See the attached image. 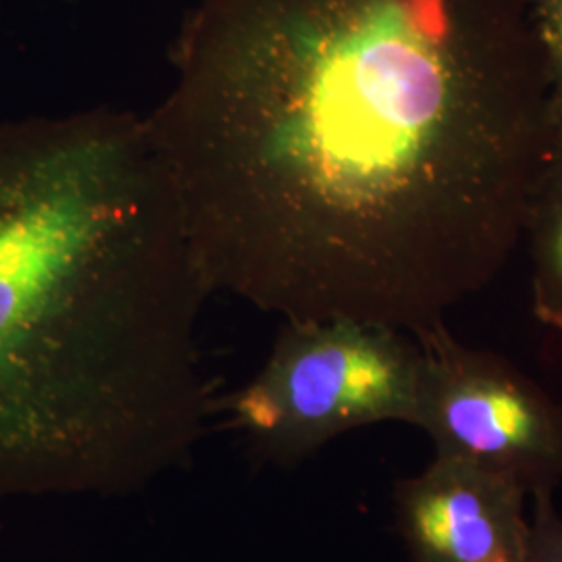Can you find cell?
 Masks as SVG:
<instances>
[{"mask_svg": "<svg viewBox=\"0 0 562 562\" xmlns=\"http://www.w3.org/2000/svg\"><path fill=\"white\" fill-rule=\"evenodd\" d=\"M146 125L211 294L415 340L529 238L561 155L529 0H194Z\"/></svg>", "mask_w": 562, "mask_h": 562, "instance_id": "cell-1", "label": "cell"}, {"mask_svg": "<svg viewBox=\"0 0 562 562\" xmlns=\"http://www.w3.org/2000/svg\"><path fill=\"white\" fill-rule=\"evenodd\" d=\"M211 296L146 117L0 125V454L63 492L138 494L215 415Z\"/></svg>", "mask_w": 562, "mask_h": 562, "instance_id": "cell-2", "label": "cell"}, {"mask_svg": "<svg viewBox=\"0 0 562 562\" xmlns=\"http://www.w3.org/2000/svg\"><path fill=\"white\" fill-rule=\"evenodd\" d=\"M423 348L413 336L350 319L283 322L259 373L215 401L259 461L294 467L346 431L415 423Z\"/></svg>", "mask_w": 562, "mask_h": 562, "instance_id": "cell-3", "label": "cell"}, {"mask_svg": "<svg viewBox=\"0 0 562 562\" xmlns=\"http://www.w3.org/2000/svg\"><path fill=\"white\" fill-rule=\"evenodd\" d=\"M415 427L438 457L471 462L533 492L562 482V406L510 362L473 350L442 327L422 340Z\"/></svg>", "mask_w": 562, "mask_h": 562, "instance_id": "cell-4", "label": "cell"}, {"mask_svg": "<svg viewBox=\"0 0 562 562\" xmlns=\"http://www.w3.org/2000/svg\"><path fill=\"white\" fill-rule=\"evenodd\" d=\"M527 496L506 475L436 454L394 485L396 529L413 562H522Z\"/></svg>", "mask_w": 562, "mask_h": 562, "instance_id": "cell-5", "label": "cell"}, {"mask_svg": "<svg viewBox=\"0 0 562 562\" xmlns=\"http://www.w3.org/2000/svg\"><path fill=\"white\" fill-rule=\"evenodd\" d=\"M533 306L546 325L562 329V157L543 188L531 223Z\"/></svg>", "mask_w": 562, "mask_h": 562, "instance_id": "cell-6", "label": "cell"}, {"mask_svg": "<svg viewBox=\"0 0 562 562\" xmlns=\"http://www.w3.org/2000/svg\"><path fill=\"white\" fill-rule=\"evenodd\" d=\"M529 536L522 562H562V517L557 513L552 492H533Z\"/></svg>", "mask_w": 562, "mask_h": 562, "instance_id": "cell-7", "label": "cell"}, {"mask_svg": "<svg viewBox=\"0 0 562 562\" xmlns=\"http://www.w3.org/2000/svg\"><path fill=\"white\" fill-rule=\"evenodd\" d=\"M536 18V27L540 34L543 53L548 59L552 92H554V113L559 127V144L562 157V0H529Z\"/></svg>", "mask_w": 562, "mask_h": 562, "instance_id": "cell-8", "label": "cell"}, {"mask_svg": "<svg viewBox=\"0 0 562 562\" xmlns=\"http://www.w3.org/2000/svg\"><path fill=\"white\" fill-rule=\"evenodd\" d=\"M63 2H78V0H63Z\"/></svg>", "mask_w": 562, "mask_h": 562, "instance_id": "cell-9", "label": "cell"}]
</instances>
